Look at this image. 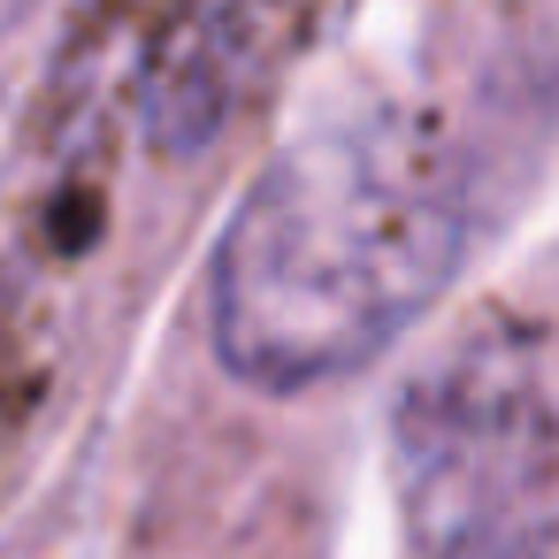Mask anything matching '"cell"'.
Here are the masks:
<instances>
[{
	"mask_svg": "<svg viewBox=\"0 0 559 559\" xmlns=\"http://www.w3.org/2000/svg\"><path fill=\"white\" fill-rule=\"evenodd\" d=\"M467 200L437 139L360 116L284 146L238 200L207 322L230 376L307 391L376 360L460 269Z\"/></svg>",
	"mask_w": 559,
	"mask_h": 559,
	"instance_id": "6da1fadb",
	"label": "cell"
},
{
	"mask_svg": "<svg viewBox=\"0 0 559 559\" xmlns=\"http://www.w3.org/2000/svg\"><path fill=\"white\" fill-rule=\"evenodd\" d=\"M414 559H559V368L528 330H475L391 414Z\"/></svg>",
	"mask_w": 559,
	"mask_h": 559,
	"instance_id": "7a4b0ae2",
	"label": "cell"
}]
</instances>
